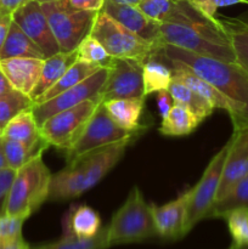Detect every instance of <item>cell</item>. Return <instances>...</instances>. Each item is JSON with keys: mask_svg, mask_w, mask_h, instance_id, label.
Here are the masks:
<instances>
[{"mask_svg": "<svg viewBox=\"0 0 248 249\" xmlns=\"http://www.w3.org/2000/svg\"><path fill=\"white\" fill-rule=\"evenodd\" d=\"M153 57L167 65L184 66L211 83L241 108V114L230 116L232 124H248V73L237 63L206 57L172 45L162 46Z\"/></svg>", "mask_w": 248, "mask_h": 249, "instance_id": "cell-1", "label": "cell"}, {"mask_svg": "<svg viewBox=\"0 0 248 249\" xmlns=\"http://www.w3.org/2000/svg\"><path fill=\"white\" fill-rule=\"evenodd\" d=\"M133 139L119 141L68 162L51 178L48 201L62 202L79 197L96 186L123 158Z\"/></svg>", "mask_w": 248, "mask_h": 249, "instance_id": "cell-2", "label": "cell"}, {"mask_svg": "<svg viewBox=\"0 0 248 249\" xmlns=\"http://www.w3.org/2000/svg\"><path fill=\"white\" fill-rule=\"evenodd\" d=\"M159 29L162 46L172 45L197 55L236 63L230 39L221 28L218 17L212 21L196 10L177 21L159 23Z\"/></svg>", "mask_w": 248, "mask_h": 249, "instance_id": "cell-3", "label": "cell"}, {"mask_svg": "<svg viewBox=\"0 0 248 249\" xmlns=\"http://www.w3.org/2000/svg\"><path fill=\"white\" fill-rule=\"evenodd\" d=\"M51 178L41 155L22 165L16 170L4 214L27 220L48 201Z\"/></svg>", "mask_w": 248, "mask_h": 249, "instance_id": "cell-4", "label": "cell"}, {"mask_svg": "<svg viewBox=\"0 0 248 249\" xmlns=\"http://www.w3.org/2000/svg\"><path fill=\"white\" fill-rule=\"evenodd\" d=\"M158 236L150 204L138 186L129 192L125 202L116 212L109 225H107L108 246L129 245Z\"/></svg>", "mask_w": 248, "mask_h": 249, "instance_id": "cell-5", "label": "cell"}, {"mask_svg": "<svg viewBox=\"0 0 248 249\" xmlns=\"http://www.w3.org/2000/svg\"><path fill=\"white\" fill-rule=\"evenodd\" d=\"M61 53H72L80 41L91 33L92 26L99 12L85 11L73 7L68 0L41 4Z\"/></svg>", "mask_w": 248, "mask_h": 249, "instance_id": "cell-6", "label": "cell"}, {"mask_svg": "<svg viewBox=\"0 0 248 249\" xmlns=\"http://www.w3.org/2000/svg\"><path fill=\"white\" fill-rule=\"evenodd\" d=\"M90 34L101 43L112 57L136 58L145 62L158 51L152 44L141 39L104 11L97 14Z\"/></svg>", "mask_w": 248, "mask_h": 249, "instance_id": "cell-7", "label": "cell"}, {"mask_svg": "<svg viewBox=\"0 0 248 249\" xmlns=\"http://www.w3.org/2000/svg\"><path fill=\"white\" fill-rule=\"evenodd\" d=\"M141 131H133L119 126L107 112L105 105L100 104L92 116L85 124L80 135L72 145L67 153V160L71 162L74 158L80 157L85 153L92 152L99 148L106 147L119 141L134 139L136 134Z\"/></svg>", "mask_w": 248, "mask_h": 249, "instance_id": "cell-8", "label": "cell"}, {"mask_svg": "<svg viewBox=\"0 0 248 249\" xmlns=\"http://www.w3.org/2000/svg\"><path fill=\"white\" fill-rule=\"evenodd\" d=\"M101 104L99 95L46 119L39 128L49 146L68 151L84 129L85 124Z\"/></svg>", "mask_w": 248, "mask_h": 249, "instance_id": "cell-9", "label": "cell"}, {"mask_svg": "<svg viewBox=\"0 0 248 249\" xmlns=\"http://www.w3.org/2000/svg\"><path fill=\"white\" fill-rule=\"evenodd\" d=\"M229 146L230 141H228L212 158L199 181L190 190L184 224V236L187 235L199 221L206 219L207 213L215 201Z\"/></svg>", "mask_w": 248, "mask_h": 249, "instance_id": "cell-10", "label": "cell"}, {"mask_svg": "<svg viewBox=\"0 0 248 249\" xmlns=\"http://www.w3.org/2000/svg\"><path fill=\"white\" fill-rule=\"evenodd\" d=\"M143 61L112 57L108 74L99 91L101 102L116 99H139L143 95Z\"/></svg>", "mask_w": 248, "mask_h": 249, "instance_id": "cell-11", "label": "cell"}, {"mask_svg": "<svg viewBox=\"0 0 248 249\" xmlns=\"http://www.w3.org/2000/svg\"><path fill=\"white\" fill-rule=\"evenodd\" d=\"M107 74H108V68H100L97 72L90 75L85 80L80 82L79 84L65 90L57 96L48 100L41 104L33 105L32 106V112L35 118L36 124L39 126L44 123L48 118H50L53 114L58 113L61 111L74 107L91 97L97 96L102 84L106 80Z\"/></svg>", "mask_w": 248, "mask_h": 249, "instance_id": "cell-12", "label": "cell"}, {"mask_svg": "<svg viewBox=\"0 0 248 249\" xmlns=\"http://www.w3.org/2000/svg\"><path fill=\"white\" fill-rule=\"evenodd\" d=\"M12 19L39 46L46 58L61 53L40 2L27 1L12 14Z\"/></svg>", "mask_w": 248, "mask_h": 249, "instance_id": "cell-13", "label": "cell"}, {"mask_svg": "<svg viewBox=\"0 0 248 249\" xmlns=\"http://www.w3.org/2000/svg\"><path fill=\"white\" fill-rule=\"evenodd\" d=\"M229 141L230 146L215 201L225 196L236 184L248 177V124H233V134Z\"/></svg>", "mask_w": 248, "mask_h": 249, "instance_id": "cell-14", "label": "cell"}, {"mask_svg": "<svg viewBox=\"0 0 248 249\" xmlns=\"http://www.w3.org/2000/svg\"><path fill=\"white\" fill-rule=\"evenodd\" d=\"M101 11L141 39L152 44L157 50L162 48L159 23L148 18L138 6L126 4L122 0H105Z\"/></svg>", "mask_w": 248, "mask_h": 249, "instance_id": "cell-15", "label": "cell"}, {"mask_svg": "<svg viewBox=\"0 0 248 249\" xmlns=\"http://www.w3.org/2000/svg\"><path fill=\"white\" fill-rule=\"evenodd\" d=\"M189 196L190 190H187L167 204H150L153 221L159 237L165 240H177L184 237V224Z\"/></svg>", "mask_w": 248, "mask_h": 249, "instance_id": "cell-16", "label": "cell"}, {"mask_svg": "<svg viewBox=\"0 0 248 249\" xmlns=\"http://www.w3.org/2000/svg\"><path fill=\"white\" fill-rule=\"evenodd\" d=\"M172 68L173 79H177L179 82L184 83L186 87L196 91L201 95L203 99H206L212 105L214 109L220 108L228 112L230 116L241 114V108L228 96L223 94L220 90L216 89L214 85L204 80L203 78L198 77L196 73L192 72L189 68L179 65H168Z\"/></svg>", "mask_w": 248, "mask_h": 249, "instance_id": "cell-17", "label": "cell"}, {"mask_svg": "<svg viewBox=\"0 0 248 249\" xmlns=\"http://www.w3.org/2000/svg\"><path fill=\"white\" fill-rule=\"evenodd\" d=\"M44 60L32 57H12L0 60V68L12 88L31 97L40 77Z\"/></svg>", "mask_w": 248, "mask_h": 249, "instance_id": "cell-18", "label": "cell"}, {"mask_svg": "<svg viewBox=\"0 0 248 249\" xmlns=\"http://www.w3.org/2000/svg\"><path fill=\"white\" fill-rule=\"evenodd\" d=\"M62 226L63 233H70L82 240L95 237L102 229L99 213L85 204L71 207L63 218Z\"/></svg>", "mask_w": 248, "mask_h": 249, "instance_id": "cell-19", "label": "cell"}, {"mask_svg": "<svg viewBox=\"0 0 248 249\" xmlns=\"http://www.w3.org/2000/svg\"><path fill=\"white\" fill-rule=\"evenodd\" d=\"M77 60L78 56L75 50L72 53H58L45 58L43 68H41L40 77L31 94V99L33 100V102L44 92L48 91Z\"/></svg>", "mask_w": 248, "mask_h": 249, "instance_id": "cell-20", "label": "cell"}, {"mask_svg": "<svg viewBox=\"0 0 248 249\" xmlns=\"http://www.w3.org/2000/svg\"><path fill=\"white\" fill-rule=\"evenodd\" d=\"M111 118L119 126L128 130L140 131L143 126L140 124L145 97L139 99H116L102 102Z\"/></svg>", "mask_w": 248, "mask_h": 249, "instance_id": "cell-21", "label": "cell"}, {"mask_svg": "<svg viewBox=\"0 0 248 249\" xmlns=\"http://www.w3.org/2000/svg\"><path fill=\"white\" fill-rule=\"evenodd\" d=\"M12 57H32L40 58V60L46 58L39 46L19 28L18 24L15 23L14 19L6 40L0 51V60Z\"/></svg>", "mask_w": 248, "mask_h": 249, "instance_id": "cell-22", "label": "cell"}, {"mask_svg": "<svg viewBox=\"0 0 248 249\" xmlns=\"http://www.w3.org/2000/svg\"><path fill=\"white\" fill-rule=\"evenodd\" d=\"M2 139L21 141L27 145H33L44 140L40 134V128L36 124L32 112V107L17 114L4 126Z\"/></svg>", "mask_w": 248, "mask_h": 249, "instance_id": "cell-23", "label": "cell"}, {"mask_svg": "<svg viewBox=\"0 0 248 249\" xmlns=\"http://www.w3.org/2000/svg\"><path fill=\"white\" fill-rule=\"evenodd\" d=\"M100 68L101 67H99L97 65H94V63L87 62V61L83 60H77L48 91L44 92L41 96H39L33 102V105L41 104V102H45L48 100L53 99V97L57 96L58 94H61L65 90L70 89V88L74 87V85L79 84L80 82L89 78L90 75L97 72Z\"/></svg>", "mask_w": 248, "mask_h": 249, "instance_id": "cell-24", "label": "cell"}, {"mask_svg": "<svg viewBox=\"0 0 248 249\" xmlns=\"http://www.w3.org/2000/svg\"><path fill=\"white\" fill-rule=\"evenodd\" d=\"M218 21L230 39L236 63L248 73V22L230 17H221Z\"/></svg>", "mask_w": 248, "mask_h": 249, "instance_id": "cell-25", "label": "cell"}, {"mask_svg": "<svg viewBox=\"0 0 248 249\" xmlns=\"http://www.w3.org/2000/svg\"><path fill=\"white\" fill-rule=\"evenodd\" d=\"M168 92L172 96L174 104L181 105L190 109L201 123L213 113L214 108L206 99H203L201 95H198L179 80H172L168 88Z\"/></svg>", "mask_w": 248, "mask_h": 249, "instance_id": "cell-26", "label": "cell"}, {"mask_svg": "<svg viewBox=\"0 0 248 249\" xmlns=\"http://www.w3.org/2000/svg\"><path fill=\"white\" fill-rule=\"evenodd\" d=\"M199 124L201 122L190 109L174 104L169 113L162 119L159 133L165 136H185L191 134Z\"/></svg>", "mask_w": 248, "mask_h": 249, "instance_id": "cell-27", "label": "cell"}, {"mask_svg": "<svg viewBox=\"0 0 248 249\" xmlns=\"http://www.w3.org/2000/svg\"><path fill=\"white\" fill-rule=\"evenodd\" d=\"M237 209L248 211V177L236 184L225 196L216 199L207 213L206 219H224Z\"/></svg>", "mask_w": 248, "mask_h": 249, "instance_id": "cell-28", "label": "cell"}, {"mask_svg": "<svg viewBox=\"0 0 248 249\" xmlns=\"http://www.w3.org/2000/svg\"><path fill=\"white\" fill-rule=\"evenodd\" d=\"M1 147L6 158L7 167L17 170L34 157L43 155L44 151L49 147V143L45 140H41L33 145H27L21 141L2 139Z\"/></svg>", "mask_w": 248, "mask_h": 249, "instance_id": "cell-29", "label": "cell"}, {"mask_svg": "<svg viewBox=\"0 0 248 249\" xmlns=\"http://www.w3.org/2000/svg\"><path fill=\"white\" fill-rule=\"evenodd\" d=\"M172 80V68L167 63L156 57H151L147 61H145L142 70L143 95H145V97L147 95L153 94V92L168 90Z\"/></svg>", "mask_w": 248, "mask_h": 249, "instance_id": "cell-30", "label": "cell"}, {"mask_svg": "<svg viewBox=\"0 0 248 249\" xmlns=\"http://www.w3.org/2000/svg\"><path fill=\"white\" fill-rule=\"evenodd\" d=\"M109 248L107 240V226L102 228L95 237L82 240L70 233H63L58 241L44 245L33 246L29 249H107Z\"/></svg>", "mask_w": 248, "mask_h": 249, "instance_id": "cell-31", "label": "cell"}, {"mask_svg": "<svg viewBox=\"0 0 248 249\" xmlns=\"http://www.w3.org/2000/svg\"><path fill=\"white\" fill-rule=\"evenodd\" d=\"M75 51H77L78 60L94 63L101 68H108L111 65L112 56H109V53L105 50L101 43L91 34L87 36L80 41Z\"/></svg>", "mask_w": 248, "mask_h": 249, "instance_id": "cell-32", "label": "cell"}, {"mask_svg": "<svg viewBox=\"0 0 248 249\" xmlns=\"http://www.w3.org/2000/svg\"><path fill=\"white\" fill-rule=\"evenodd\" d=\"M32 106L33 100L17 90L0 96V124L5 126L14 117Z\"/></svg>", "mask_w": 248, "mask_h": 249, "instance_id": "cell-33", "label": "cell"}, {"mask_svg": "<svg viewBox=\"0 0 248 249\" xmlns=\"http://www.w3.org/2000/svg\"><path fill=\"white\" fill-rule=\"evenodd\" d=\"M180 0H143L138 5L139 9L157 23H164L172 18Z\"/></svg>", "mask_w": 248, "mask_h": 249, "instance_id": "cell-34", "label": "cell"}, {"mask_svg": "<svg viewBox=\"0 0 248 249\" xmlns=\"http://www.w3.org/2000/svg\"><path fill=\"white\" fill-rule=\"evenodd\" d=\"M228 224L232 245L243 246L248 243V211L237 209L224 218Z\"/></svg>", "mask_w": 248, "mask_h": 249, "instance_id": "cell-35", "label": "cell"}, {"mask_svg": "<svg viewBox=\"0 0 248 249\" xmlns=\"http://www.w3.org/2000/svg\"><path fill=\"white\" fill-rule=\"evenodd\" d=\"M206 18L215 21L216 10L236 4H247V0H187Z\"/></svg>", "mask_w": 248, "mask_h": 249, "instance_id": "cell-36", "label": "cell"}, {"mask_svg": "<svg viewBox=\"0 0 248 249\" xmlns=\"http://www.w3.org/2000/svg\"><path fill=\"white\" fill-rule=\"evenodd\" d=\"M24 221L26 219L23 218L10 216L6 214L0 215V241L21 237Z\"/></svg>", "mask_w": 248, "mask_h": 249, "instance_id": "cell-37", "label": "cell"}, {"mask_svg": "<svg viewBox=\"0 0 248 249\" xmlns=\"http://www.w3.org/2000/svg\"><path fill=\"white\" fill-rule=\"evenodd\" d=\"M15 175H16V170L11 169L9 167L0 170V215L4 214L6 199L7 196H9Z\"/></svg>", "mask_w": 248, "mask_h": 249, "instance_id": "cell-38", "label": "cell"}, {"mask_svg": "<svg viewBox=\"0 0 248 249\" xmlns=\"http://www.w3.org/2000/svg\"><path fill=\"white\" fill-rule=\"evenodd\" d=\"M157 105H158V111H159L160 117L162 119L169 113L170 108L174 105L172 96L169 95L168 90H162V91L157 92Z\"/></svg>", "mask_w": 248, "mask_h": 249, "instance_id": "cell-39", "label": "cell"}, {"mask_svg": "<svg viewBox=\"0 0 248 249\" xmlns=\"http://www.w3.org/2000/svg\"><path fill=\"white\" fill-rule=\"evenodd\" d=\"M73 7L85 11H101L105 0H68Z\"/></svg>", "mask_w": 248, "mask_h": 249, "instance_id": "cell-40", "label": "cell"}, {"mask_svg": "<svg viewBox=\"0 0 248 249\" xmlns=\"http://www.w3.org/2000/svg\"><path fill=\"white\" fill-rule=\"evenodd\" d=\"M29 0H0V15H12Z\"/></svg>", "mask_w": 248, "mask_h": 249, "instance_id": "cell-41", "label": "cell"}, {"mask_svg": "<svg viewBox=\"0 0 248 249\" xmlns=\"http://www.w3.org/2000/svg\"><path fill=\"white\" fill-rule=\"evenodd\" d=\"M12 23V15H0V51L4 45Z\"/></svg>", "mask_w": 248, "mask_h": 249, "instance_id": "cell-42", "label": "cell"}, {"mask_svg": "<svg viewBox=\"0 0 248 249\" xmlns=\"http://www.w3.org/2000/svg\"><path fill=\"white\" fill-rule=\"evenodd\" d=\"M31 246L23 240V236L12 240L0 241V249H29Z\"/></svg>", "mask_w": 248, "mask_h": 249, "instance_id": "cell-43", "label": "cell"}, {"mask_svg": "<svg viewBox=\"0 0 248 249\" xmlns=\"http://www.w3.org/2000/svg\"><path fill=\"white\" fill-rule=\"evenodd\" d=\"M14 88H12L11 83L9 82V79L6 78V75L4 74V72L0 68V96H4V95L9 94V92L14 91Z\"/></svg>", "mask_w": 248, "mask_h": 249, "instance_id": "cell-44", "label": "cell"}, {"mask_svg": "<svg viewBox=\"0 0 248 249\" xmlns=\"http://www.w3.org/2000/svg\"><path fill=\"white\" fill-rule=\"evenodd\" d=\"M5 168H7V162H6V158H5L4 151H2L1 142H0V170L5 169Z\"/></svg>", "mask_w": 248, "mask_h": 249, "instance_id": "cell-45", "label": "cell"}, {"mask_svg": "<svg viewBox=\"0 0 248 249\" xmlns=\"http://www.w3.org/2000/svg\"><path fill=\"white\" fill-rule=\"evenodd\" d=\"M122 1L126 2V4H130V5H135V6H138L139 4H140L141 1H143V0H122Z\"/></svg>", "mask_w": 248, "mask_h": 249, "instance_id": "cell-46", "label": "cell"}, {"mask_svg": "<svg viewBox=\"0 0 248 249\" xmlns=\"http://www.w3.org/2000/svg\"><path fill=\"white\" fill-rule=\"evenodd\" d=\"M229 249H248V243L247 245H243V246H235V245H231L230 248Z\"/></svg>", "mask_w": 248, "mask_h": 249, "instance_id": "cell-47", "label": "cell"}, {"mask_svg": "<svg viewBox=\"0 0 248 249\" xmlns=\"http://www.w3.org/2000/svg\"><path fill=\"white\" fill-rule=\"evenodd\" d=\"M2 130H4V126L0 124V142H1V140H2Z\"/></svg>", "mask_w": 248, "mask_h": 249, "instance_id": "cell-48", "label": "cell"}, {"mask_svg": "<svg viewBox=\"0 0 248 249\" xmlns=\"http://www.w3.org/2000/svg\"><path fill=\"white\" fill-rule=\"evenodd\" d=\"M35 1L40 2V4H43V2H49V1H55V0H35Z\"/></svg>", "mask_w": 248, "mask_h": 249, "instance_id": "cell-49", "label": "cell"}, {"mask_svg": "<svg viewBox=\"0 0 248 249\" xmlns=\"http://www.w3.org/2000/svg\"><path fill=\"white\" fill-rule=\"evenodd\" d=\"M247 4H248V0H247Z\"/></svg>", "mask_w": 248, "mask_h": 249, "instance_id": "cell-50", "label": "cell"}]
</instances>
